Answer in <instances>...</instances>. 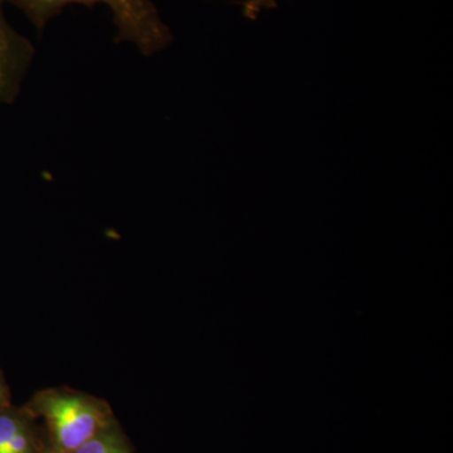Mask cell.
Segmentation results:
<instances>
[{
	"mask_svg": "<svg viewBox=\"0 0 453 453\" xmlns=\"http://www.w3.org/2000/svg\"><path fill=\"white\" fill-rule=\"evenodd\" d=\"M19 8L38 31L70 4H105L118 29L116 41L130 42L145 56L169 46L173 35L150 0H5Z\"/></svg>",
	"mask_w": 453,
	"mask_h": 453,
	"instance_id": "obj_2",
	"label": "cell"
},
{
	"mask_svg": "<svg viewBox=\"0 0 453 453\" xmlns=\"http://www.w3.org/2000/svg\"><path fill=\"white\" fill-rule=\"evenodd\" d=\"M11 389H9L7 380H5L4 374L0 369V413L11 407Z\"/></svg>",
	"mask_w": 453,
	"mask_h": 453,
	"instance_id": "obj_7",
	"label": "cell"
},
{
	"mask_svg": "<svg viewBox=\"0 0 453 453\" xmlns=\"http://www.w3.org/2000/svg\"><path fill=\"white\" fill-rule=\"evenodd\" d=\"M35 417L13 404L0 413V453H41Z\"/></svg>",
	"mask_w": 453,
	"mask_h": 453,
	"instance_id": "obj_4",
	"label": "cell"
},
{
	"mask_svg": "<svg viewBox=\"0 0 453 453\" xmlns=\"http://www.w3.org/2000/svg\"><path fill=\"white\" fill-rule=\"evenodd\" d=\"M4 2L0 0V104H12L31 67L35 47L9 25Z\"/></svg>",
	"mask_w": 453,
	"mask_h": 453,
	"instance_id": "obj_3",
	"label": "cell"
},
{
	"mask_svg": "<svg viewBox=\"0 0 453 453\" xmlns=\"http://www.w3.org/2000/svg\"><path fill=\"white\" fill-rule=\"evenodd\" d=\"M26 408L46 423L52 453H73L115 422L106 401L67 387L40 390Z\"/></svg>",
	"mask_w": 453,
	"mask_h": 453,
	"instance_id": "obj_1",
	"label": "cell"
},
{
	"mask_svg": "<svg viewBox=\"0 0 453 453\" xmlns=\"http://www.w3.org/2000/svg\"><path fill=\"white\" fill-rule=\"evenodd\" d=\"M73 453H133L129 441L113 422Z\"/></svg>",
	"mask_w": 453,
	"mask_h": 453,
	"instance_id": "obj_5",
	"label": "cell"
},
{
	"mask_svg": "<svg viewBox=\"0 0 453 453\" xmlns=\"http://www.w3.org/2000/svg\"><path fill=\"white\" fill-rule=\"evenodd\" d=\"M275 5V0H247L243 4L244 17L256 19L262 12L268 11Z\"/></svg>",
	"mask_w": 453,
	"mask_h": 453,
	"instance_id": "obj_6",
	"label": "cell"
},
{
	"mask_svg": "<svg viewBox=\"0 0 453 453\" xmlns=\"http://www.w3.org/2000/svg\"><path fill=\"white\" fill-rule=\"evenodd\" d=\"M41 453H52V452H50V451H47V452H41Z\"/></svg>",
	"mask_w": 453,
	"mask_h": 453,
	"instance_id": "obj_8",
	"label": "cell"
}]
</instances>
